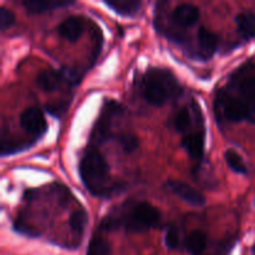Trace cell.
Returning <instances> with one entry per match:
<instances>
[{
  "label": "cell",
  "mask_w": 255,
  "mask_h": 255,
  "mask_svg": "<svg viewBox=\"0 0 255 255\" xmlns=\"http://www.w3.org/2000/svg\"><path fill=\"white\" fill-rule=\"evenodd\" d=\"M161 222V213L148 202H138L132 206L116 208L105 217L102 229L115 231L125 227L128 232H144L157 227Z\"/></svg>",
  "instance_id": "6da1fadb"
},
{
  "label": "cell",
  "mask_w": 255,
  "mask_h": 255,
  "mask_svg": "<svg viewBox=\"0 0 255 255\" xmlns=\"http://www.w3.org/2000/svg\"><path fill=\"white\" fill-rule=\"evenodd\" d=\"M79 168L82 183L90 193L96 197H107L111 194L112 189L106 186L110 168L101 152L96 148L86 149L80 161Z\"/></svg>",
  "instance_id": "7a4b0ae2"
},
{
  "label": "cell",
  "mask_w": 255,
  "mask_h": 255,
  "mask_svg": "<svg viewBox=\"0 0 255 255\" xmlns=\"http://www.w3.org/2000/svg\"><path fill=\"white\" fill-rule=\"evenodd\" d=\"M222 89L248 110V121L255 124V62L251 60L234 70Z\"/></svg>",
  "instance_id": "3957f363"
},
{
  "label": "cell",
  "mask_w": 255,
  "mask_h": 255,
  "mask_svg": "<svg viewBox=\"0 0 255 255\" xmlns=\"http://www.w3.org/2000/svg\"><path fill=\"white\" fill-rule=\"evenodd\" d=\"M181 86L171 71L152 67L146 72L142 81V94L146 101L153 106H162L168 100L178 96Z\"/></svg>",
  "instance_id": "277c9868"
},
{
  "label": "cell",
  "mask_w": 255,
  "mask_h": 255,
  "mask_svg": "<svg viewBox=\"0 0 255 255\" xmlns=\"http://www.w3.org/2000/svg\"><path fill=\"white\" fill-rule=\"evenodd\" d=\"M79 77L75 75L74 71H70V69L56 71V70L47 69L42 70L36 77V84L44 91H55L59 89L62 84H72L76 82Z\"/></svg>",
  "instance_id": "5b68a950"
},
{
  "label": "cell",
  "mask_w": 255,
  "mask_h": 255,
  "mask_svg": "<svg viewBox=\"0 0 255 255\" xmlns=\"http://www.w3.org/2000/svg\"><path fill=\"white\" fill-rule=\"evenodd\" d=\"M20 126L34 138L41 137L46 132L47 124L44 114L37 107L25 109L20 115Z\"/></svg>",
  "instance_id": "8992f818"
},
{
  "label": "cell",
  "mask_w": 255,
  "mask_h": 255,
  "mask_svg": "<svg viewBox=\"0 0 255 255\" xmlns=\"http://www.w3.org/2000/svg\"><path fill=\"white\" fill-rule=\"evenodd\" d=\"M167 188L172 192L173 194H176L177 197L182 199V201L187 202L188 204L194 207L203 206L206 203V198L202 194V192H199L198 189L193 188L189 184L184 183V182L176 181V179H169L166 183Z\"/></svg>",
  "instance_id": "52a82bcc"
},
{
  "label": "cell",
  "mask_w": 255,
  "mask_h": 255,
  "mask_svg": "<svg viewBox=\"0 0 255 255\" xmlns=\"http://www.w3.org/2000/svg\"><path fill=\"white\" fill-rule=\"evenodd\" d=\"M121 112V107L115 101L107 102L106 107L102 111V115L100 116L97 121L96 127L94 131V137L97 141H106L111 136V119L115 115H119Z\"/></svg>",
  "instance_id": "ba28073f"
},
{
  "label": "cell",
  "mask_w": 255,
  "mask_h": 255,
  "mask_svg": "<svg viewBox=\"0 0 255 255\" xmlns=\"http://www.w3.org/2000/svg\"><path fill=\"white\" fill-rule=\"evenodd\" d=\"M199 14L201 12H199V9L196 5L184 2V4L174 7L173 12H172V19L179 26L188 27L198 21Z\"/></svg>",
  "instance_id": "9c48e42d"
},
{
  "label": "cell",
  "mask_w": 255,
  "mask_h": 255,
  "mask_svg": "<svg viewBox=\"0 0 255 255\" xmlns=\"http://www.w3.org/2000/svg\"><path fill=\"white\" fill-rule=\"evenodd\" d=\"M85 29V22L81 16L72 15V16L66 17L57 27V31L64 39L69 41H76L80 39Z\"/></svg>",
  "instance_id": "30bf717a"
},
{
  "label": "cell",
  "mask_w": 255,
  "mask_h": 255,
  "mask_svg": "<svg viewBox=\"0 0 255 255\" xmlns=\"http://www.w3.org/2000/svg\"><path fill=\"white\" fill-rule=\"evenodd\" d=\"M218 46V39L206 27H201L198 31V54L202 59L208 60L213 56Z\"/></svg>",
  "instance_id": "8fae6325"
},
{
  "label": "cell",
  "mask_w": 255,
  "mask_h": 255,
  "mask_svg": "<svg viewBox=\"0 0 255 255\" xmlns=\"http://www.w3.org/2000/svg\"><path fill=\"white\" fill-rule=\"evenodd\" d=\"M182 147L194 159H202L204 154L203 133H187L182 138Z\"/></svg>",
  "instance_id": "7c38bea8"
},
{
  "label": "cell",
  "mask_w": 255,
  "mask_h": 255,
  "mask_svg": "<svg viewBox=\"0 0 255 255\" xmlns=\"http://www.w3.org/2000/svg\"><path fill=\"white\" fill-rule=\"evenodd\" d=\"M22 6L31 14H42V12L51 11V10L57 9V7L69 6L72 4V1L65 0V1H55V0H50V1H44V0H24L21 2Z\"/></svg>",
  "instance_id": "4fadbf2b"
},
{
  "label": "cell",
  "mask_w": 255,
  "mask_h": 255,
  "mask_svg": "<svg viewBox=\"0 0 255 255\" xmlns=\"http://www.w3.org/2000/svg\"><path fill=\"white\" fill-rule=\"evenodd\" d=\"M208 246V237L202 231H194L186 241V248L192 255H203Z\"/></svg>",
  "instance_id": "5bb4252c"
},
{
  "label": "cell",
  "mask_w": 255,
  "mask_h": 255,
  "mask_svg": "<svg viewBox=\"0 0 255 255\" xmlns=\"http://www.w3.org/2000/svg\"><path fill=\"white\" fill-rule=\"evenodd\" d=\"M236 22L242 36L246 39L255 37V14L248 11L241 12L236 17Z\"/></svg>",
  "instance_id": "9a60e30c"
},
{
  "label": "cell",
  "mask_w": 255,
  "mask_h": 255,
  "mask_svg": "<svg viewBox=\"0 0 255 255\" xmlns=\"http://www.w3.org/2000/svg\"><path fill=\"white\" fill-rule=\"evenodd\" d=\"M105 4L114 10L117 14L122 16H132L137 14L141 7V1H134V0H116V1H105Z\"/></svg>",
  "instance_id": "2e32d148"
},
{
  "label": "cell",
  "mask_w": 255,
  "mask_h": 255,
  "mask_svg": "<svg viewBox=\"0 0 255 255\" xmlns=\"http://www.w3.org/2000/svg\"><path fill=\"white\" fill-rule=\"evenodd\" d=\"M192 122H193V115H192L191 109H188V107H181L172 119L173 127L181 133H186L191 128Z\"/></svg>",
  "instance_id": "e0dca14e"
},
{
  "label": "cell",
  "mask_w": 255,
  "mask_h": 255,
  "mask_svg": "<svg viewBox=\"0 0 255 255\" xmlns=\"http://www.w3.org/2000/svg\"><path fill=\"white\" fill-rule=\"evenodd\" d=\"M86 255H111V246L104 237L94 236L87 247Z\"/></svg>",
  "instance_id": "ac0fdd59"
},
{
  "label": "cell",
  "mask_w": 255,
  "mask_h": 255,
  "mask_svg": "<svg viewBox=\"0 0 255 255\" xmlns=\"http://www.w3.org/2000/svg\"><path fill=\"white\" fill-rule=\"evenodd\" d=\"M224 158H226L227 164H228L232 171L239 174H247L248 171H247L246 163H244L243 158L234 149H228L224 154Z\"/></svg>",
  "instance_id": "d6986e66"
},
{
  "label": "cell",
  "mask_w": 255,
  "mask_h": 255,
  "mask_svg": "<svg viewBox=\"0 0 255 255\" xmlns=\"http://www.w3.org/2000/svg\"><path fill=\"white\" fill-rule=\"evenodd\" d=\"M87 224V213L84 209L75 211L70 217V227L75 234L81 236L85 231V227Z\"/></svg>",
  "instance_id": "ffe728a7"
},
{
  "label": "cell",
  "mask_w": 255,
  "mask_h": 255,
  "mask_svg": "<svg viewBox=\"0 0 255 255\" xmlns=\"http://www.w3.org/2000/svg\"><path fill=\"white\" fill-rule=\"evenodd\" d=\"M117 142H119L120 146L122 147V149L126 153H131V152H133L138 147V139H137L136 136L131 133L120 134L117 137Z\"/></svg>",
  "instance_id": "44dd1931"
},
{
  "label": "cell",
  "mask_w": 255,
  "mask_h": 255,
  "mask_svg": "<svg viewBox=\"0 0 255 255\" xmlns=\"http://www.w3.org/2000/svg\"><path fill=\"white\" fill-rule=\"evenodd\" d=\"M164 242L168 249H178L181 246V233L176 227H169L166 232Z\"/></svg>",
  "instance_id": "7402d4cb"
},
{
  "label": "cell",
  "mask_w": 255,
  "mask_h": 255,
  "mask_svg": "<svg viewBox=\"0 0 255 255\" xmlns=\"http://www.w3.org/2000/svg\"><path fill=\"white\" fill-rule=\"evenodd\" d=\"M15 21V16L12 14L11 10H9L7 7L2 6L0 9V29L2 31H5L6 29H9L10 26H12Z\"/></svg>",
  "instance_id": "603a6c76"
},
{
  "label": "cell",
  "mask_w": 255,
  "mask_h": 255,
  "mask_svg": "<svg viewBox=\"0 0 255 255\" xmlns=\"http://www.w3.org/2000/svg\"><path fill=\"white\" fill-rule=\"evenodd\" d=\"M67 105L69 104L64 101L54 102V104L46 105V109L47 111H49L51 115H54V116H60V115H62L65 111H66Z\"/></svg>",
  "instance_id": "cb8c5ba5"
},
{
  "label": "cell",
  "mask_w": 255,
  "mask_h": 255,
  "mask_svg": "<svg viewBox=\"0 0 255 255\" xmlns=\"http://www.w3.org/2000/svg\"><path fill=\"white\" fill-rule=\"evenodd\" d=\"M253 251H254V252H255V246H254V248H253Z\"/></svg>",
  "instance_id": "d4e9b609"
}]
</instances>
